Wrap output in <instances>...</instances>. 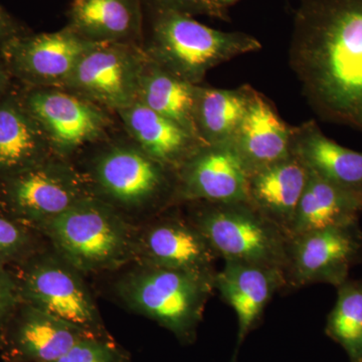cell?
<instances>
[{"label": "cell", "mask_w": 362, "mask_h": 362, "mask_svg": "<svg viewBox=\"0 0 362 362\" xmlns=\"http://www.w3.org/2000/svg\"><path fill=\"white\" fill-rule=\"evenodd\" d=\"M289 64L317 115L362 131V0H299Z\"/></svg>", "instance_id": "obj_1"}, {"label": "cell", "mask_w": 362, "mask_h": 362, "mask_svg": "<svg viewBox=\"0 0 362 362\" xmlns=\"http://www.w3.org/2000/svg\"><path fill=\"white\" fill-rule=\"evenodd\" d=\"M142 49L162 68L194 85H201L207 71L230 59L258 52L261 42L242 32H223L146 0Z\"/></svg>", "instance_id": "obj_2"}, {"label": "cell", "mask_w": 362, "mask_h": 362, "mask_svg": "<svg viewBox=\"0 0 362 362\" xmlns=\"http://www.w3.org/2000/svg\"><path fill=\"white\" fill-rule=\"evenodd\" d=\"M94 148L87 171H82L90 194L124 214L153 216L176 206V171L154 160L125 133Z\"/></svg>", "instance_id": "obj_3"}, {"label": "cell", "mask_w": 362, "mask_h": 362, "mask_svg": "<svg viewBox=\"0 0 362 362\" xmlns=\"http://www.w3.org/2000/svg\"><path fill=\"white\" fill-rule=\"evenodd\" d=\"M37 232L83 275L115 270L136 258L137 233L125 214L92 194Z\"/></svg>", "instance_id": "obj_4"}, {"label": "cell", "mask_w": 362, "mask_h": 362, "mask_svg": "<svg viewBox=\"0 0 362 362\" xmlns=\"http://www.w3.org/2000/svg\"><path fill=\"white\" fill-rule=\"evenodd\" d=\"M214 276L138 263L119 280L116 290L133 311L187 339L202 321Z\"/></svg>", "instance_id": "obj_5"}, {"label": "cell", "mask_w": 362, "mask_h": 362, "mask_svg": "<svg viewBox=\"0 0 362 362\" xmlns=\"http://www.w3.org/2000/svg\"><path fill=\"white\" fill-rule=\"evenodd\" d=\"M181 206L220 259L278 269L285 275L290 235L249 201Z\"/></svg>", "instance_id": "obj_6"}, {"label": "cell", "mask_w": 362, "mask_h": 362, "mask_svg": "<svg viewBox=\"0 0 362 362\" xmlns=\"http://www.w3.org/2000/svg\"><path fill=\"white\" fill-rule=\"evenodd\" d=\"M13 267L21 301L97 337H112L84 275L57 252L37 251Z\"/></svg>", "instance_id": "obj_7"}, {"label": "cell", "mask_w": 362, "mask_h": 362, "mask_svg": "<svg viewBox=\"0 0 362 362\" xmlns=\"http://www.w3.org/2000/svg\"><path fill=\"white\" fill-rule=\"evenodd\" d=\"M90 194L82 170L73 161L52 156L0 180V213L37 232Z\"/></svg>", "instance_id": "obj_8"}, {"label": "cell", "mask_w": 362, "mask_h": 362, "mask_svg": "<svg viewBox=\"0 0 362 362\" xmlns=\"http://www.w3.org/2000/svg\"><path fill=\"white\" fill-rule=\"evenodd\" d=\"M21 93L54 156L71 160L115 134V114L70 90L21 86Z\"/></svg>", "instance_id": "obj_9"}, {"label": "cell", "mask_w": 362, "mask_h": 362, "mask_svg": "<svg viewBox=\"0 0 362 362\" xmlns=\"http://www.w3.org/2000/svg\"><path fill=\"white\" fill-rule=\"evenodd\" d=\"M362 259L359 223L291 235L285 270L286 293L305 286L339 287Z\"/></svg>", "instance_id": "obj_10"}, {"label": "cell", "mask_w": 362, "mask_h": 362, "mask_svg": "<svg viewBox=\"0 0 362 362\" xmlns=\"http://www.w3.org/2000/svg\"><path fill=\"white\" fill-rule=\"evenodd\" d=\"M145 61L140 45H98L81 59L62 89L116 114L137 102Z\"/></svg>", "instance_id": "obj_11"}, {"label": "cell", "mask_w": 362, "mask_h": 362, "mask_svg": "<svg viewBox=\"0 0 362 362\" xmlns=\"http://www.w3.org/2000/svg\"><path fill=\"white\" fill-rule=\"evenodd\" d=\"M98 45L66 25L57 32L14 37L0 47V54L23 87L64 88L81 59Z\"/></svg>", "instance_id": "obj_12"}, {"label": "cell", "mask_w": 362, "mask_h": 362, "mask_svg": "<svg viewBox=\"0 0 362 362\" xmlns=\"http://www.w3.org/2000/svg\"><path fill=\"white\" fill-rule=\"evenodd\" d=\"M173 207L152 216L137 230L138 263L216 275L220 257L187 214L171 211Z\"/></svg>", "instance_id": "obj_13"}, {"label": "cell", "mask_w": 362, "mask_h": 362, "mask_svg": "<svg viewBox=\"0 0 362 362\" xmlns=\"http://www.w3.org/2000/svg\"><path fill=\"white\" fill-rule=\"evenodd\" d=\"M89 337H100L21 301L0 332V362H52Z\"/></svg>", "instance_id": "obj_14"}, {"label": "cell", "mask_w": 362, "mask_h": 362, "mask_svg": "<svg viewBox=\"0 0 362 362\" xmlns=\"http://www.w3.org/2000/svg\"><path fill=\"white\" fill-rule=\"evenodd\" d=\"M176 175V206L247 201V171L230 143L202 145Z\"/></svg>", "instance_id": "obj_15"}, {"label": "cell", "mask_w": 362, "mask_h": 362, "mask_svg": "<svg viewBox=\"0 0 362 362\" xmlns=\"http://www.w3.org/2000/svg\"><path fill=\"white\" fill-rule=\"evenodd\" d=\"M214 290L238 317V347L258 325L267 306L277 293L286 291L284 273L278 269L223 261L214 276Z\"/></svg>", "instance_id": "obj_16"}, {"label": "cell", "mask_w": 362, "mask_h": 362, "mask_svg": "<svg viewBox=\"0 0 362 362\" xmlns=\"http://www.w3.org/2000/svg\"><path fill=\"white\" fill-rule=\"evenodd\" d=\"M292 126L279 116L275 105L252 89L246 114L230 145L247 176L292 156Z\"/></svg>", "instance_id": "obj_17"}, {"label": "cell", "mask_w": 362, "mask_h": 362, "mask_svg": "<svg viewBox=\"0 0 362 362\" xmlns=\"http://www.w3.org/2000/svg\"><path fill=\"white\" fill-rule=\"evenodd\" d=\"M54 156L44 131L28 110L21 86L0 100V180Z\"/></svg>", "instance_id": "obj_18"}, {"label": "cell", "mask_w": 362, "mask_h": 362, "mask_svg": "<svg viewBox=\"0 0 362 362\" xmlns=\"http://www.w3.org/2000/svg\"><path fill=\"white\" fill-rule=\"evenodd\" d=\"M115 115L124 133L140 149L175 171L206 144L178 124L138 101Z\"/></svg>", "instance_id": "obj_19"}, {"label": "cell", "mask_w": 362, "mask_h": 362, "mask_svg": "<svg viewBox=\"0 0 362 362\" xmlns=\"http://www.w3.org/2000/svg\"><path fill=\"white\" fill-rule=\"evenodd\" d=\"M68 26L97 44H130L142 47L143 0H74Z\"/></svg>", "instance_id": "obj_20"}, {"label": "cell", "mask_w": 362, "mask_h": 362, "mask_svg": "<svg viewBox=\"0 0 362 362\" xmlns=\"http://www.w3.org/2000/svg\"><path fill=\"white\" fill-rule=\"evenodd\" d=\"M309 170L295 154L247 176V201L288 235Z\"/></svg>", "instance_id": "obj_21"}, {"label": "cell", "mask_w": 362, "mask_h": 362, "mask_svg": "<svg viewBox=\"0 0 362 362\" xmlns=\"http://www.w3.org/2000/svg\"><path fill=\"white\" fill-rule=\"evenodd\" d=\"M291 149L312 173L362 199V152L338 144L312 120L292 126Z\"/></svg>", "instance_id": "obj_22"}, {"label": "cell", "mask_w": 362, "mask_h": 362, "mask_svg": "<svg viewBox=\"0 0 362 362\" xmlns=\"http://www.w3.org/2000/svg\"><path fill=\"white\" fill-rule=\"evenodd\" d=\"M361 213V199L309 170L290 237L322 228L354 225L358 223Z\"/></svg>", "instance_id": "obj_23"}, {"label": "cell", "mask_w": 362, "mask_h": 362, "mask_svg": "<svg viewBox=\"0 0 362 362\" xmlns=\"http://www.w3.org/2000/svg\"><path fill=\"white\" fill-rule=\"evenodd\" d=\"M197 88V85L177 77L146 56L137 101L202 140L194 119Z\"/></svg>", "instance_id": "obj_24"}, {"label": "cell", "mask_w": 362, "mask_h": 362, "mask_svg": "<svg viewBox=\"0 0 362 362\" xmlns=\"http://www.w3.org/2000/svg\"><path fill=\"white\" fill-rule=\"evenodd\" d=\"M254 88L218 89L197 85L194 119L197 132L206 144L232 141L245 114Z\"/></svg>", "instance_id": "obj_25"}, {"label": "cell", "mask_w": 362, "mask_h": 362, "mask_svg": "<svg viewBox=\"0 0 362 362\" xmlns=\"http://www.w3.org/2000/svg\"><path fill=\"white\" fill-rule=\"evenodd\" d=\"M326 334L341 345L350 361L362 362V281L347 280L337 287Z\"/></svg>", "instance_id": "obj_26"}, {"label": "cell", "mask_w": 362, "mask_h": 362, "mask_svg": "<svg viewBox=\"0 0 362 362\" xmlns=\"http://www.w3.org/2000/svg\"><path fill=\"white\" fill-rule=\"evenodd\" d=\"M33 232L35 230L0 213V267L8 268L37 252Z\"/></svg>", "instance_id": "obj_27"}, {"label": "cell", "mask_w": 362, "mask_h": 362, "mask_svg": "<svg viewBox=\"0 0 362 362\" xmlns=\"http://www.w3.org/2000/svg\"><path fill=\"white\" fill-rule=\"evenodd\" d=\"M52 362H130V358L113 338L89 337Z\"/></svg>", "instance_id": "obj_28"}, {"label": "cell", "mask_w": 362, "mask_h": 362, "mask_svg": "<svg viewBox=\"0 0 362 362\" xmlns=\"http://www.w3.org/2000/svg\"><path fill=\"white\" fill-rule=\"evenodd\" d=\"M150 1L190 16H206L221 21H230L228 8L221 6L218 0H150Z\"/></svg>", "instance_id": "obj_29"}, {"label": "cell", "mask_w": 362, "mask_h": 362, "mask_svg": "<svg viewBox=\"0 0 362 362\" xmlns=\"http://www.w3.org/2000/svg\"><path fill=\"white\" fill-rule=\"evenodd\" d=\"M21 303L20 290L13 272L0 267V332Z\"/></svg>", "instance_id": "obj_30"}, {"label": "cell", "mask_w": 362, "mask_h": 362, "mask_svg": "<svg viewBox=\"0 0 362 362\" xmlns=\"http://www.w3.org/2000/svg\"><path fill=\"white\" fill-rule=\"evenodd\" d=\"M30 32L32 30L25 23L14 18L13 14L9 13L4 6H0V47L14 37Z\"/></svg>", "instance_id": "obj_31"}, {"label": "cell", "mask_w": 362, "mask_h": 362, "mask_svg": "<svg viewBox=\"0 0 362 362\" xmlns=\"http://www.w3.org/2000/svg\"><path fill=\"white\" fill-rule=\"evenodd\" d=\"M14 85H16V81L13 80L6 62L0 54V100L13 89Z\"/></svg>", "instance_id": "obj_32"}, {"label": "cell", "mask_w": 362, "mask_h": 362, "mask_svg": "<svg viewBox=\"0 0 362 362\" xmlns=\"http://www.w3.org/2000/svg\"><path fill=\"white\" fill-rule=\"evenodd\" d=\"M218 2L221 4V6H225L226 8H228V6H233L235 2L239 1V0H218Z\"/></svg>", "instance_id": "obj_33"}]
</instances>
